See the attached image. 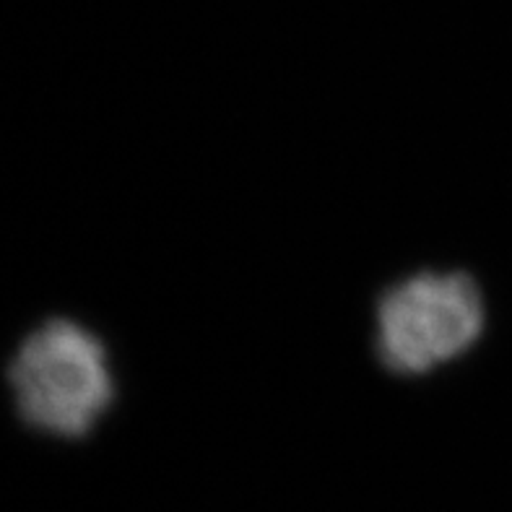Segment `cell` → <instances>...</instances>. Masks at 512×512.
Returning a JSON list of instances; mask_svg holds the SVG:
<instances>
[{
	"mask_svg": "<svg viewBox=\"0 0 512 512\" xmlns=\"http://www.w3.org/2000/svg\"><path fill=\"white\" fill-rule=\"evenodd\" d=\"M487 331V299L468 271H416L385 286L372 349L385 372L427 377L468 357Z\"/></svg>",
	"mask_w": 512,
	"mask_h": 512,
	"instance_id": "obj_2",
	"label": "cell"
},
{
	"mask_svg": "<svg viewBox=\"0 0 512 512\" xmlns=\"http://www.w3.org/2000/svg\"><path fill=\"white\" fill-rule=\"evenodd\" d=\"M13 411L34 435L84 440L117 398L107 344L73 318H47L26 333L6 370Z\"/></svg>",
	"mask_w": 512,
	"mask_h": 512,
	"instance_id": "obj_1",
	"label": "cell"
}]
</instances>
